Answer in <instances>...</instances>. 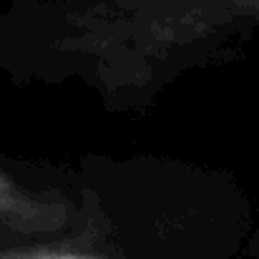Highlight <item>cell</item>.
Wrapping results in <instances>:
<instances>
[{"instance_id":"cell-1","label":"cell","mask_w":259,"mask_h":259,"mask_svg":"<svg viewBox=\"0 0 259 259\" xmlns=\"http://www.w3.org/2000/svg\"><path fill=\"white\" fill-rule=\"evenodd\" d=\"M25 214H28V209H25V201H23V196L15 191V186L0 174V219H8V222H13V219H25Z\"/></svg>"}]
</instances>
